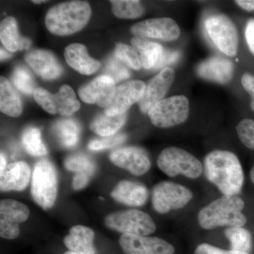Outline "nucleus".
<instances>
[{
  "instance_id": "obj_21",
  "label": "nucleus",
  "mask_w": 254,
  "mask_h": 254,
  "mask_svg": "<svg viewBox=\"0 0 254 254\" xmlns=\"http://www.w3.org/2000/svg\"><path fill=\"white\" fill-rule=\"evenodd\" d=\"M196 71L200 77L223 84L231 80L234 67L230 60L214 57L202 62Z\"/></svg>"
},
{
  "instance_id": "obj_32",
  "label": "nucleus",
  "mask_w": 254,
  "mask_h": 254,
  "mask_svg": "<svg viewBox=\"0 0 254 254\" xmlns=\"http://www.w3.org/2000/svg\"><path fill=\"white\" fill-rule=\"evenodd\" d=\"M64 167L75 174H81L92 177L96 170V165L89 157L83 154L70 155L64 161Z\"/></svg>"
},
{
  "instance_id": "obj_33",
  "label": "nucleus",
  "mask_w": 254,
  "mask_h": 254,
  "mask_svg": "<svg viewBox=\"0 0 254 254\" xmlns=\"http://www.w3.org/2000/svg\"><path fill=\"white\" fill-rule=\"evenodd\" d=\"M115 56L133 69L139 70L141 68V59L136 50L128 45L118 43L115 48Z\"/></svg>"
},
{
  "instance_id": "obj_42",
  "label": "nucleus",
  "mask_w": 254,
  "mask_h": 254,
  "mask_svg": "<svg viewBox=\"0 0 254 254\" xmlns=\"http://www.w3.org/2000/svg\"><path fill=\"white\" fill-rule=\"evenodd\" d=\"M91 177L81 174H75L73 177L72 188L76 190H81L88 185Z\"/></svg>"
},
{
  "instance_id": "obj_4",
  "label": "nucleus",
  "mask_w": 254,
  "mask_h": 254,
  "mask_svg": "<svg viewBox=\"0 0 254 254\" xmlns=\"http://www.w3.org/2000/svg\"><path fill=\"white\" fill-rule=\"evenodd\" d=\"M159 169L167 176H184L196 180L203 173V165L196 157L177 147H168L162 150L157 160Z\"/></svg>"
},
{
  "instance_id": "obj_37",
  "label": "nucleus",
  "mask_w": 254,
  "mask_h": 254,
  "mask_svg": "<svg viewBox=\"0 0 254 254\" xmlns=\"http://www.w3.org/2000/svg\"><path fill=\"white\" fill-rule=\"evenodd\" d=\"M127 136L124 133H116L113 136H105L98 139L92 140L88 143V148L94 151H99L112 148L126 141Z\"/></svg>"
},
{
  "instance_id": "obj_22",
  "label": "nucleus",
  "mask_w": 254,
  "mask_h": 254,
  "mask_svg": "<svg viewBox=\"0 0 254 254\" xmlns=\"http://www.w3.org/2000/svg\"><path fill=\"white\" fill-rule=\"evenodd\" d=\"M64 58L68 64L81 74H93L100 66L99 62L91 58L86 47L80 43H72L66 47Z\"/></svg>"
},
{
  "instance_id": "obj_29",
  "label": "nucleus",
  "mask_w": 254,
  "mask_h": 254,
  "mask_svg": "<svg viewBox=\"0 0 254 254\" xmlns=\"http://www.w3.org/2000/svg\"><path fill=\"white\" fill-rule=\"evenodd\" d=\"M230 242V250L250 253L253 248V237L247 228L243 227H227L224 231Z\"/></svg>"
},
{
  "instance_id": "obj_38",
  "label": "nucleus",
  "mask_w": 254,
  "mask_h": 254,
  "mask_svg": "<svg viewBox=\"0 0 254 254\" xmlns=\"http://www.w3.org/2000/svg\"><path fill=\"white\" fill-rule=\"evenodd\" d=\"M194 254H250L236 252L232 250H225L207 243L200 244L195 250Z\"/></svg>"
},
{
  "instance_id": "obj_30",
  "label": "nucleus",
  "mask_w": 254,
  "mask_h": 254,
  "mask_svg": "<svg viewBox=\"0 0 254 254\" xmlns=\"http://www.w3.org/2000/svg\"><path fill=\"white\" fill-rule=\"evenodd\" d=\"M21 141L26 151L33 156L41 157L48 154L46 145L42 141L41 131L36 127H28L25 129Z\"/></svg>"
},
{
  "instance_id": "obj_17",
  "label": "nucleus",
  "mask_w": 254,
  "mask_h": 254,
  "mask_svg": "<svg viewBox=\"0 0 254 254\" xmlns=\"http://www.w3.org/2000/svg\"><path fill=\"white\" fill-rule=\"evenodd\" d=\"M115 83L109 76L102 75L80 88L78 95L84 103L107 108L113 100L116 89Z\"/></svg>"
},
{
  "instance_id": "obj_44",
  "label": "nucleus",
  "mask_w": 254,
  "mask_h": 254,
  "mask_svg": "<svg viewBox=\"0 0 254 254\" xmlns=\"http://www.w3.org/2000/svg\"><path fill=\"white\" fill-rule=\"evenodd\" d=\"M11 57V55H9L7 52L5 51V50L1 49V60H4L8 59Z\"/></svg>"
},
{
  "instance_id": "obj_28",
  "label": "nucleus",
  "mask_w": 254,
  "mask_h": 254,
  "mask_svg": "<svg viewBox=\"0 0 254 254\" xmlns=\"http://www.w3.org/2000/svg\"><path fill=\"white\" fill-rule=\"evenodd\" d=\"M127 113L118 116H108L103 113L97 117L91 125L92 131L102 137L113 136L126 123Z\"/></svg>"
},
{
  "instance_id": "obj_15",
  "label": "nucleus",
  "mask_w": 254,
  "mask_h": 254,
  "mask_svg": "<svg viewBox=\"0 0 254 254\" xmlns=\"http://www.w3.org/2000/svg\"><path fill=\"white\" fill-rule=\"evenodd\" d=\"M131 33L140 38H155L165 41H173L180 36V28L170 18L147 19L133 25Z\"/></svg>"
},
{
  "instance_id": "obj_24",
  "label": "nucleus",
  "mask_w": 254,
  "mask_h": 254,
  "mask_svg": "<svg viewBox=\"0 0 254 254\" xmlns=\"http://www.w3.org/2000/svg\"><path fill=\"white\" fill-rule=\"evenodd\" d=\"M0 39L5 48L11 53L28 49L31 46V41L28 38L19 34L16 19L11 16L1 21Z\"/></svg>"
},
{
  "instance_id": "obj_16",
  "label": "nucleus",
  "mask_w": 254,
  "mask_h": 254,
  "mask_svg": "<svg viewBox=\"0 0 254 254\" xmlns=\"http://www.w3.org/2000/svg\"><path fill=\"white\" fill-rule=\"evenodd\" d=\"M175 78L173 68L165 67L148 82L143 98L138 103L142 113H148L153 105L163 100L173 84Z\"/></svg>"
},
{
  "instance_id": "obj_2",
  "label": "nucleus",
  "mask_w": 254,
  "mask_h": 254,
  "mask_svg": "<svg viewBox=\"0 0 254 254\" xmlns=\"http://www.w3.org/2000/svg\"><path fill=\"white\" fill-rule=\"evenodd\" d=\"M245 200L237 195H224L203 207L198 213V225L205 230L218 227H243L247 218L242 213Z\"/></svg>"
},
{
  "instance_id": "obj_46",
  "label": "nucleus",
  "mask_w": 254,
  "mask_h": 254,
  "mask_svg": "<svg viewBox=\"0 0 254 254\" xmlns=\"http://www.w3.org/2000/svg\"><path fill=\"white\" fill-rule=\"evenodd\" d=\"M32 2L40 4V3L44 2V1H32Z\"/></svg>"
},
{
  "instance_id": "obj_34",
  "label": "nucleus",
  "mask_w": 254,
  "mask_h": 254,
  "mask_svg": "<svg viewBox=\"0 0 254 254\" xmlns=\"http://www.w3.org/2000/svg\"><path fill=\"white\" fill-rule=\"evenodd\" d=\"M13 83L19 91L24 94H33L34 92V81L31 73L27 68L23 66H18L14 70L12 73Z\"/></svg>"
},
{
  "instance_id": "obj_9",
  "label": "nucleus",
  "mask_w": 254,
  "mask_h": 254,
  "mask_svg": "<svg viewBox=\"0 0 254 254\" xmlns=\"http://www.w3.org/2000/svg\"><path fill=\"white\" fill-rule=\"evenodd\" d=\"M205 27L210 39L220 51L228 56L236 55L238 33L230 18L224 14L211 15L205 20Z\"/></svg>"
},
{
  "instance_id": "obj_10",
  "label": "nucleus",
  "mask_w": 254,
  "mask_h": 254,
  "mask_svg": "<svg viewBox=\"0 0 254 254\" xmlns=\"http://www.w3.org/2000/svg\"><path fill=\"white\" fill-rule=\"evenodd\" d=\"M35 100L47 113L63 116H70L79 110L81 105L71 87L64 85L56 94H52L44 88H35Z\"/></svg>"
},
{
  "instance_id": "obj_13",
  "label": "nucleus",
  "mask_w": 254,
  "mask_h": 254,
  "mask_svg": "<svg viewBox=\"0 0 254 254\" xmlns=\"http://www.w3.org/2000/svg\"><path fill=\"white\" fill-rule=\"evenodd\" d=\"M120 247L125 254H174L175 247L157 237L122 235Z\"/></svg>"
},
{
  "instance_id": "obj_35",
  "label": "nucleus",
  "mask_w": 254,
  "mask_h": 254,
  "mask_svg": "<svg viewBox=\"0 0 254 254\" xmlns=\"http://www.w3.org/2000/svg\"><path fill=\"white\" fill-rule=\"evenodd\" d=\"M105 74L114 80L115 83H118L123 80L129 78L130 71L123 62L120 61L116 57H112L105 68Z\"/></svg>"
},
{
  "instance_id": "obj_25",
  "label": "nucleus",
  "mask_w": 254,
  "mask_h": 254,
  "mask_svg": "<svg viewBox=\"0 0 254 254\" xmlns=\"http://www.w3.org/2000/svg\"><path fill=\"white\" fill-rule=\"evenodd\" d=\"M0 110L8 116L16 118L22 113L21 98L4 76L0 79Z\"/></svg>"
},
{
  "instance_id": "obj_47",
  "label": "nucleus",
  "mask_w": 254,
  "mask_h": 254,
  "mask_svg": "<svg viewBox=\"0 0 254 254\" xmlns=\"http://www.w3.org/2000/svg\"><path fill=\"white\" fill-rule=\"evenodd\" d=\"M63 254H78L73 253V252H65V253H64Z\"/></svg>"
},
{
  "instance_id": "obj_27",
  "label": "nucleus",
  "mask_w": 254,
  "mask_h": 254,
  "mask_svg": "<svg viewBox=\"0 0 254 254\" xmlns=\"http://www.w3.org/2000/svg\"><path fill=\"white\" fill-rule=\"evenodd\" d=\"M53 131L60 144L65 148H72L79 140L81 128L76 121L68 119L57 122L53 127Z\"/></svg>"
},
{
  "instance_id": "obj_48",
  "label": "nucleus",
  "mask_w": 254,
  "mask_h": 254,
  "mask_svg": "<svg viewBox=\"0 0 254 254\" xmlns=\"http://www.w3.org/2000/svg\"><path fill=\"white\" fill-rule=\"evenodd\" d=\"M252 10H254V1H252Z\"/></svg>"
},
{
  "instance_id": "obj_18",
  "label": "nucleus",
  "mask_w": 254,
  "mask_h": 254,
  "mask_svg": "<svg viewBox=\"0 0 254 254\" xmlns=\"http://www.w3.org/2000/svg\"><path fill=\"white\" fill-rule=\"evenodd\" d=\"M113 199L122 204L131 207H141L146 203L149 196L148 189L138 182L122 180L111 191Z\"/></svg>"
},
{
  "instance_id": "obj_1",
  "label": "nucleus",
  "mask_w": 254,
  "mask_h": 254,
  "mask_svg": "<svg viewBox=\"0 0 254 254\" xmlns=\"http://www.w3.org/2000/svg\"><path fill=\"white\" fill-rule=\"evenodd\" d=\"M203 173L207 180L224 195L240 194L245 173L238 157L229 150H215L204 158Z\"/></svg>"
},
{
  "instance_id": "obj_8",
  "label": "nucleus",
  "mask_w": 254,
  "mask_h": 254,
  "mask_svg": "<svg viewBox=\"0 0 254 254\" xmlns=\"http://www.w3.org/2000/svg\"><path fill=\"white\" fill-rule=\"evenodd\" d=\"M189 113L190 102L185 95H175L160 100L148 113L152 124L163 128L185 123Z\"/></svg>"
},
{
  "instance_id": "obj_12",
  "label": "nucleus",
  "mask_w": 254,
  "mask_h": 254,
  "mask_svg": "<svg viewBox=\"0 0 254 254\" xmlns=\"http://www.w3.org/2000/svg\"><path fill=\"white\" fill-rule=\"evenodd\" d=\"M110 159L114 165L137 177L144 175L151 167L148 153L140 147L118 148L110 153Z\"/></svg>"
},
{
  "instance_id": "obj_26",
  "label": "nucleus",
  "mask_w": 254,
  "mask_h": 254,
  "mask_svg": "<svg viewBox=\"0 0 254 254\" xmlns=\"http://www.w3.org/2000/svg\"><path fill=\"white\" fill-rule=\"evenodd\" d=\"M131 43L133 48L140 54L142 66L146 69L154 68L163 53V46L140 37L132 38Z\"/></svg>"
},
{
  "instance_id": "obj_23",
  "label": "nucleus",
  "mask_w": 254,
  "mask_h": 254,
  "mask_svg": "<svg viewBox=\"0 0 254 254\" xmlns=\"http://www.w3.org/2000/svg\"><path fill=\"white\" fill-rule=\"evenodd\" d=\"M95 233L90 227L75 225L64 240V244L69 252L78 254H95L93 244Z\"/></svg>"
},
{
  "instance_id": "obj_14",
  "label": "nucleus",
  "mask_w": 254,
  "mask_h": 254,
  "mask_svg": "<svg viewBox=\"0 0 254 254\" xmlns=\"http://www.w3.org/2000/svg\"><path fill=\"white\" fill-rule=\"evenodd\" d=\"M146 85L144 82L134 80L130 81L117 87L113 100L104 113L108 116H118L127 113V110L138 103L143 94Z\"/></svg>"
},
{
  "instance_id": "obj_40",
  "label": "nucleus",
  "mask_w": 254,
  "mask_h": 254,
  "mask_svg": "<svg viewBox=\"0 0 254 254\" xmlns=\"http://www.w3.org/2000/svg\"><path fill=\"white\" fill-rule=\"evenodd\" d=\"M241 82L246 91L251 95V108L254 111V76L249 73H244Z\"/></svg>"
},
{
  "instance_id": "obj_36",
  "label": "nucleus",
  "mask_w": 254,
  "mask_h": 254,
  "mask_svg": "<svg viewBox=\"0 0 254 254\" xmlns=\"http://www.w3.org/2000/svg\"><path fill=\"white\" fill-rule=\"evenodd\" d=\"M236 131L242 143L247 148L254 150V120H242L237 125Z\"/></svg>"
},
{
  "instance_id": "obj_19",
  "label": "nucleus",
  "mask_w": 254,
  "mask_h": 254,
  "mask_svg": "<svg viewBox=\"0 0 254 254\" xmlns=\"http://www.w3.org/2000/svg\"><path fill=\"white\" fill-rule=\"evenodd\" d=\"M0 175V190L1 191H21L29 184L31 168L25 162H14L9 164Z\"/></svg>"
},
{
  "instance_id": "obj_20",
  "label": "nucleus",
  "mask_w": 254,
  "mask_h": 254,
  "mask_svg": "<svg viewBox=\"0 0 254 254\" xmlns=\"http://www.w3.org/2000/svg\"><path fill=\"white\" fill-rule=\"evenodd\" d=\"M25 59L35 72L44 79H55L63 72V68L54 55L47 50H33L26 55Z\"/></svg>"
},
{
  "instance_id": "obj_5",
  "label": "nucleus",
  "mask_w": 254,
  "mask_h": 254,
  "mask_svg": "<svg viewBox=\"0 0 254 254\" xmlns=\"http://www.w3.org/2000/svg\"><path fill=\"white\" fill-rule=\"evenodd\" d=\"M58 191L56 169L49 160H40L35 165L32 175V198L42 208L48 210L55 205Z\"/></svg>"
},
{
  "instance_id": "obj_11",
  "label": "nucleus",
  "mask_w": 254,
  "mask_h": 254,
  "mask_svg": "<svg viewBox=\"0 0 254 254\" xmlns=\"http://www.w3.org/2000/svg\"><path fill=\"white\" fill-rule=\"evenodd\" d=\"M29 208L21 202L12 199L0 202V236L6 240H14L20 234L19 224L26 221Z\"/></svg>"
},
{
  "instance_id": "obj_6",
  "label": "nucleus",
  "mask_w": 254,
  "mask_h": 254,
  "mask_svg": "<svg viewBox=\"0 0 254 254\" xmlns=\"http://www.w3.org/2000/svg\"><path fill=\"white\" fill-rule=\"evenodd\" d=\"M105 226L123 235L148 236L154 233L156 225L148 213L138 209H128L109 214Z\"/></svg>"
},
{
  "instance_id": "obj_39",
  "label": "nucleus",
  "mask_w": 254,
  "mask_h": 254,
  "mask_svg": "<svg viewBox=\"0 0 254 254\" xmlns=\"http://www.w3.org/2000/svg\"><path fill=\"white\" fill-rule=\"evenodd\" d=\"M180 57V53L177 50H163L161 57L159 59L158 63L156 64L154 68L158 69V68H165V66L169 64H172L176 63Z\"/></svg>"
},
{
  "instance_id": "obj_7",
  "label": "nucleus",
  "mask_w": 254,
  "mask_h": 254,
  "mask_svg": "<svg viewBox=\"0 0 254 254\" xmlns=\"http://www.w3.org/2000/svg\"><path fill=\"white\" fill-rule=\"evenodd\" d=\"M193 198L190 189L172 181L159 182L152 190L153 208L160 215L185 208Z\"/></svg>"
},
{
  "instance_id": "obj_41",
  "label": "nucleus",
  "mask_w": 254,
  "mask_h": 254,
  "mask_svg": "<svg viewBox=\"0 0 254 254\" xmlns=\"http://www.w3.org/2000/svg\"><path fill=\"white\" fill-rule=\"evenodd\" d=\"M245 37L249 48L254 55V19H250L247 22L245 29Z\"/></svg>"
},
{
  "instance_id": "obj_31",
  "label": "nucleus",
  "mask_w": 254,
  "mask_h": 254,
  "mask_svg": "<svg viewBox=\"0 0 254 254\" xmlns=\"http://www.w3.org/2000/svg\"><path fill=\"white\" fill-rule=\"evenodd\" d=\"M113 14L120 18H136L144 13V7L139 1L115 0L110 1Z\"/></svg>"
},
{
  "instance_id": "obj_45",
  "label": "nucleus",
  "mask_w": 254,
  "mask_h": 254,
  "mask_svg": "<svg viewBox=\"0 0 254 254\" xmlns=\"http://www.w3.org/2000/svg\"><path fill=\"white\" fill-rule=\"evenodd\" d=\"M250 176L251 181H252V183H253L254 185V166L253 167V168H252V170H251Z\"/></svg>"
},
{
  "instance_id": "obj_3",
  "label": "nucleus",
  "mask_w": 254,
  "mask_h": 254,
  "mask_svg": "<svg viewBox=\"0 0 254 254\" xmlns=\"http://www.w3.org/2000/svg\"><path fill=\"white\" fill-rule=\"evenodd\" d=\"M91 16V8L86 1H67L56 5L48 11L46 26L56 36H69L83 29Z\"/></svg>"
},
{
  "instance_id": "obj_43",
  "label": "nucleus",
  "mask_w": 254,
  "mask_h": 254,
  "mask_svg": "<svg viewBox=\"0 0 254 254\" xmlns=\"http://www.w3.org/2000/svg\"><path fill=\"white\" fill-rule=\"evenodd\" d=\"M6 166H7V165H6V158H5L4 155L3 154V153H1V156H0V173H3ZM1 174H0V175H1Z\"/></svg>"
}]
</instances>
